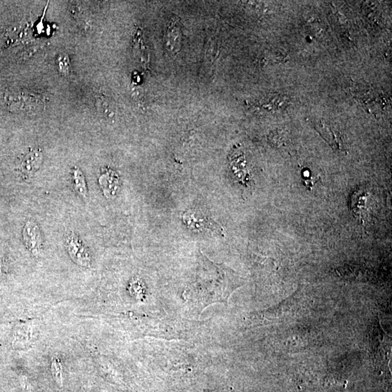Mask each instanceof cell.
Returning <instances> with one entry per match:
<instances>
[{"label": "cell", "instance_id": "1", "mask_svg": "<svg viewBox=\"0 0 392 392\" xmlns=\"http://www.w3.org/2000/svg\"><path fill=\"white\" fill-rule=\"evenodd\" d=\"M66 246L68 254L73 263L82 267L92 266V256L83 241L77 234L70 233L66 238Z\"/></svg>", "mask_w": 392, "mask_h": 392}, {"label": "cell", "instance_id": "2", "mask_svg": "<svg viewBox=\"0 0 392 392\" xmlns=\"http://www.w3.org/2000/svg\"><path fill=\"white\" fill-rule=\"evenodd\" d=\"M5 101L10 108L17 110H33L42 105L36 95L23 91H12L5 96Z\"/></svg>", "mask_w": 392, "mask_h": 392}, {"label": "cell", "instance_id": "3", "mask_svg": "<svg viewBox=\"0 0 392 392\" xmlns=\"http://www.w3.org/2000/svg\"><path fill=\"white\" fill-rule=\"evenodd\" d=\"M23 238L30 253L35 257L40 256L43 246V237L38 223L32 219L26 221L23 229Z\"/></svg>", "mask_w": 392, "mask_h": 392}, {"label": "cell", "instance_id": "4", "mask_svg": "<svg viewBox=\"0 0 392 392\" xmlns=\"http://www.w3.org/2000/svg\"><path fill=\"white\" fill-rule=\"evenodd\" d=\"M43 154L40 149H31L24 155L20 163V171L25 180L32 178L43 163Z\"/></svg>", "mask_w": 392, "mask_h": 392}, {"label": "cell", "instance_id": "5", "mask_svg": "<svg viewBox=\"0 0 392 392\" xmlns=\"http://www.w3.org/2000/svg\"><path fill=\"white\" fill-rule=\"evenodd\" d=\"M180 19L173 17L166 28L165 40L167 49L172 54L178 53L182 42V28Z\"/></svg>", "mask_w": 392, "mask_h": 392}, {"label": "cell", "instance_id": "6", "mask_svg": "<svg viewBox=\"0 0 392 392\" xmlns=\"http://www.w3.org/2000/svg\"><path fill=\"white\" fill-rule=\"evenodd\" d=\"M184 222L189 227L190 229L196 231H203L207 230H214L219 228L217 224L214 221L211 220L208 217H205L203 214L197 212L196 210H189L184 213L183 215Z\"/></svg>", "mask_w": 392, "mask_h": 392}, {"label": "cell", "instance_id": "7", "mask_svg": "<svg viewBox=\"0 0 392 392\" xmlns=\"http://www.w3.org/2000/svg\"><path fill=\"white\" fill-rule=\"evenodd\" d=\"M98 182L103 195L108 199L116 196L121 186L120 177L110 169H107L106 172L100 176Z\"/></svg>", "mask_w": 392, "mask_h": 392}, {"label": "cell", "instance_id": "8", "mask_svg": "<svg viewBox=\"0 0 392 392\" xmlns=\"http://www.w3.org/2000/svg\"><path fill=\"white\" fill-rule=\"evenodd\" d=\"M245 161V157L241 155L237 156L235 159H232V161H230V165L232 166V170L238 178V182L244 185H247L248 182L250 181V175L246 170Z\"/></svg>", "mask_w": 392, "mask_h": 392}, {"label": "cell", "instance_id": "9", "mask_svg": "<svg viewBox=\"0 0 392 392\" xmlns=\"http://www.w3.org/2000/svg\"><path fill=\"white\" fill-rule=\"evenodd\" d=\"M72 180L76 192L83 198L88 197V188L85 177L82 170L78 167H74L72 171Z\"/></svg>", "mask_w": 392, "mask_h": 392}, {"label": "cell", "instance_id": "10", "mask_svg": "<svg viewBox=\"0 0 392 392\" xmlns=\"http://www.w3.org/2000/svg\"><path fill=\"white\" fill-rule=\"evenodd\" d=\"M51 372L53 376L54 381L59 386L62 387L63 381V366L61 360L57 356H53L51 360Z\"/></svg>", "mask_w": 392, "mask_h": 392}, {"label": "cell", "instance_id": "11", "mask_svg": "<svg viewBox=\"0 0 392 392\" xmlns=\"http://www.w3.org/2000/svg\"><path fill=\"white\" fill-rule=\"evenodd\" d=\"M60 68H61V71L63 73H68L70 69L69 61H68V57H61V60L59 61Z\"/></svg>", "mask_w": 392, "mask_h": 392}, {"label": "cell", "instance_id": "12", "mask_svg": "<svg viewBox=\"0 0 392 392\" xmlns=\"http://www.w3.org/2000/svg\"><path fill=\"white\" fill-rule=\"evenodd\" d=\"M320 179H321V177H320L319 175L316 176V177L313 176V177H309V179H307V180H304V184L309 188V191H311V190L312 189L314 183H315L316 182H318Z\"/></svg>", "mask_w": 392, "mask_h": 392}, {"label": "cell", "instance_id": "13", "mask_svg": "<svg viewBox=\"0 0 392 392\" xmlns=\"http://www.w3.org/2000/svg\"><path fill=\"white\" fill-rule=\"evenodd\" d=\"M24 383H25V384H24V391L33 392L32 390L30 389L29 382H28L27 380H26V381L25 380V381H24Z\"/></svg>", "mask_w": 392, "mask_h": 392}]
</instances>
